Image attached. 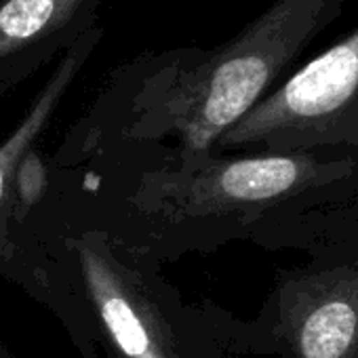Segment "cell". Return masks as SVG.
I'll return each instance as SVG.
<instances>
[{"instance_id":"cell-5","label":"cell","mask_w":358,"mask_h":358,"mask_svg":"<svg viewBox=\"0 0 358 358\" xmlns=\"http://www.w3.org/2000/svg\"><path fill=\"white\" fill-rule=\"evenodd\" d=\"M272 337L291 358H358V266L289 280Z\"/></svg>"},{"instance_id":"cell-2","label":"cell","mask_w":358,"mask_h":358,"mask_svg":"<svg viewBox=\"0 0 358 358\" xmlns=\"http://www.w3.org/2000/svg\"><path fill=\"white\" fill-rule=\"evenodd\" d=\"M318 152L205 154L137 173L120 199V245L148 259L154 253L205 245L209 230L255 217L341 171L345 160L324 164Z\"/></svg>"},{"instance_id":"cell-8","label":"cell","mask_w":358,"mask_h":358,"mask_svg":"<svg viewBox=\"0 0 358 358\" xmlns=\"http://www.w3.org/2000/svg\"><path fill=\"white\" fill-rule=\"evenodd\" d=\"M49 166L41 152L32 148L20 162L11 186V230L28 224L36 207L49 192Z\"/></svg>"},{"instance_id":"cell-6","label":"cell","mask_w":358,"mask_h":358,"mask_svg":"<svg viewBox=\"0 0 358 358\" xmlns=\"http://www.w3.org/2000/svg\"><path fill=\"white\" fill-rule=\"evenodd\" d=\"M101 38L103 30L95 26L55 62L51 76L38 89L22 120L0 141V274H7L17 282L26 285L43 301L51 303V308L55 303V287L51 282L49 272L36 266L22 251L11 230V186L22 158L32 148H36V141L47 131L66 93L91 59L93 51L99 47Z\"/></svg>"},{"instance_id":"cell-3","label":"cell","mask_w":358,"mask_h":358,"mask_svg":"<svg viewBox=\"0 0 358 358\" xmlns=\"http://www.w3.org/2000/svg\"><path fill=\"white\" fill-rule=\"evenodd\" d=\"M87 318L116 358H217L196 308L106 230L91 226L64 238Z\"/></svg>"},{"instance_id":"cell-7","label":"cell","mask_w":358,"mask_h":358,"mask_svg":"<svg viewBox=\"0 0 358 358\" xmlns=\"http://www.w3.org/2000/svg\"><path fill=\"white\" fill-rule=\"evenodd\" d=\"M103 0H0V93L62 57L97 26Z\"/></svg>"},{"instance_id":"cell-9","label":"cell","mask_w":358,"mask_h":358,"mask_svg":"<svg viewBox=\"0 0 358 358\" xmlns=\"http://www.w3.org/2000/svg\"><path fill=\"white\" fill-rule=\"evenodd\" d=\"M0 358H17L13 352H9V348L3 343V339H0Z\"/></svg>"},{"instance_id":"cell-1","label":"cell","mask_w":358,"mask_h":358,"mask_svg":"<svg viewBox=\"0 0 358 358\" xmlns=\"http://www.w3.org/2000/svg\"><path fill=\"white\" fill-rule=\"evenodd\" d=\"M348 0H274L230 41L143 53L114 70L91 112L62 148L162 145L169 162L211 154L217 139L249 114L289 66L341 15ZM83 154V156H87Z\"/></svg>"},{"instance_id":"cell-4","label":"cell","mask_w":358,"mask_h":358,"mask_svg":"<svg viewBox=\"0 0 358 358\" xmlns=\"http://www.w3.org/2000/svg\"><path fill=\"white\" fill-rule=\"evenodd\" d=\"M358 148V26L274 87L226 131L213 154Z\"/></svg>"}]
</instances>
